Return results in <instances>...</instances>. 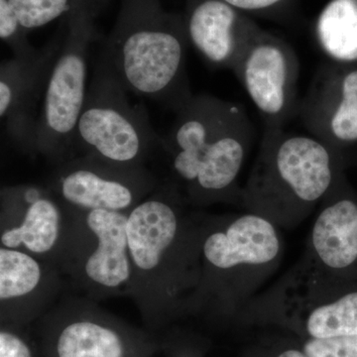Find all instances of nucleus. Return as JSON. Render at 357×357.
Instances as JSON below:
<instances>
[{
	"mask_svg": "<svg viewBox=\"0 0 357 357\" xmlns=\"http://www.w3.org/2000/svg\"><path fill=\"white\" fill-rule=\"evenodd\" d=\"M253 138L252 122L241 103L192 95L176 112L162 147L187 204L241 206L239 176Z\"/></svg>",
	"mask_w": 357,
	"mask_h": 357,
	"instance_id": "1",
	"label": "nucleus"
},
{
	"mask_svg": "<svg viewBox=\"0 0 357 357\" xmlns=\"http://www.w3.org/2000/svg\"><path fill=\"white\" fill-rule=\"evenodd\" d=\"M184 15L162 0H121L102 57L128 93L177 112L192 93L185 69Z\"/></svg>",
	"mask_w": 357,
	"mask_h": 357,
	"instance_id": "2",
	"label": "nucleus"
},
{
	"mask_svg": "<svg viewBox=\"0 0 357 357\" xmlns=\"http://www.w3.org/2000/svg\"><path fill=\"white\" fill-rule=\"evenodd\" d=\"M187 204L171 180L128 213L132 287L147 288L156 283L159 304L196 306L204 218L185 213Z\"/></svg>",
	"mask_w": 357,
	"mask_h": 357,
	"instance_id": "3",
	"label": "nucleus"
},
{
	"mask_svg": "<svg viewBox=\"0 0 357 357\" xmlns=\"http://www.w3.org/2000/svg\"><path fill=\"white\" fill-rule=\"evenodd\" d=\"M342 168V155L310 134L264 130L241 208L292 230L319 208Z\"/></svg>",
	"mask_w": 357,
	"mask_h": 357,
	"instance_id": "4",
	"label": "nucleus"
},
{
	"mask_svg": "<svg viewBox=\"0 0 357 357\" xmlns=\"http://www.w3.org/2000/svg\"><path fill=\"white\" fill-rule=\"evenodd\" d=\"M280 230L266 218L245 211L204 218L196 306L234 312L255 298L283 260Z\"/></svg>",
	"mask_w": 357,
	"mask_h": 357,
	"instance_id": "5",
	"label": "nucleus"
},
{
	"mask_svg": "<svg viewBox=\"0 0 357 357\" xmlns=\"http://www.w3.org/2000/svg\"><path fill=\"white\" fill-rule=\"evenodd\" d=\"M243 310L295 326L309 338L357 335V282L330 273L303 255Z\"/></svg>",
	"mask_w": 357,
	"mask_h": 357,
	"instance_id": "6",
	"label": "nucleus"
},
{
	"mask_svg": "<svg viewBox=\"0 0 357 357\" xmlns=\"http://www.w3.org/2000/svg\"><path fill=\"white\" fill-rule=\"evenodd\" d=\"M126 93L100 57L68 159L89 155L117 165L140 167L152 152L162 150L163 137L152 128L146 107L143 103L131 105Z\"/></svg>",
	"mask_w": 357,
	"mask_h": 357,
	"instance_id": "7",
	"label": "nucleus"
},
{
	"mask_svg": "<svg viewBox=\"0 0 357 357\" xmlns=\"http://www.w3.org/2000/svg\"><path fill=\"white\" fill-rule=\"evenodd\" d=\"M110 0H73L62 48L52 69L40 110L36 154L62 163L69 157L86 100L89 48L100 37L96 18Z\"/></svg>",
	"mask_w": 357,
	"mask_h": 357,
	"instance_id": "8",
	"label": "nucleus"
},
{
	"mask_svg": "<svg viewBox=\"0 0 357 357\" xmlns=\"http://www.w3.org/2000/svg\"><path fill=\"white\" fill-rule=\"evenodd\" d=\"M158 187L144 166L117 165L79 155L60 163L50 190L70 210L129 213Z\"/></svg>",
	"mask_w": 357,
	"mask_h": 357,
	"instance_id": "9",
	"label": "nucleus"
},
{
	"mask_svg": "<svg viewBox=\"0 0 357 357\" xmlns=\"http://www.w3.org/2000/svg\"><path fill=\"white\" fill-rule=\"evenodd\" d=\"M264 123V130L285 129L298 115L300 63L285 40L260 29L232 70Z\"/></svg>",
	"mask_w": 357,
	"mask_h": 357,
	"instance_id": "10",
	"label": "nucleus"
},
{
	"mask_svg": "<svg viewBox=\"0 0 357 357\" xmlns=\"http://www.w3.org/2000/svg\"><path fill=\"white\" fill-rule=\"evenodd\" d=\"M63 41L61 32L33 57H13L0 65V116L7 135L28 154H36L38 105L43 100Z\"/></svg>",
	"mask_w": 357,
	"mask_h": 357,
	"instance_id": "11",
	"label": "nucleus"
},
{
	"mask_svg": "<svg viewBox=\"0 0 357 357\" xmlns=\"http://www.w3.org/2000/svg\"><path fill=\"white\" fill-rule=\"evenodd\" d=\"M298 116L307 134L337 153L356 144L357 65L321 66L300 100Z\"/></svg>",
	"mask_w": 357,
	"mask_h": 357,
	"instance_id": "12",
	"label": "nucleus"
},
{
	"mask_svg": "<svg viewBox=\"0 0 357 357\" xmlns=\"http://www.w3.org/2000/svg\"><path fill=\"white\" fill-rule=\"evenodd\" d=\"M303 255L326 271L357 282V195L344 173L319 204Z\"/></svg>",
	"mask_w": 357,
	"mask_h": 357,
	"instance_id": "13",
	"label": "nucleus"
},
{
	"mask_svg": "<svg viewBox=\"0 0 357 357\" xmlns=\"http://www.w3.org/2000/svg\"><path fill=\"white\" fill-rule=\"evenodd\" d=\"M76 211L81 215L91 238L77 262L84 285L105 295L131 290L133 265L126 231L128 213Z\"/></svg>",
	"mask_w": 357,
	"mask_h": 357,
	"instance_id": "14",
	"label": "nucleus"
},
{
	"mask_svg": "<svg viewBox=\"0 0 357 357\" xmlns=\"http://www.w3.org/2000/svg\"><path fill=\"white\" fill-rule=\"evenodd\" d=\"M189 43L208 65L232 70L261 28L222 0H188Z\"/></svg>",
	"mask_w": 357,
	"mask_h": 357,
	"instance_id": "15",
	"label": "nucleus"
},
{
	"mask_svg": "<svg viewBox=\"0 0 357 357\" xmlns=\"http://www.w3.org/2000/svg\"><path fill=\"white\" fill-rule=\"evenodd\" d=\"M2 208L20 223L2 231L1 246L34 256L48 255L60 243L63 204L50 189L23 185L4 188Z\"/></svg>",
	"mask_w": 357,
	"mask_h": 357,
	"instance_id": "16",
	"label": "nucleus"
},
{
	"mask_svg": "<svg viewBox=\"0 0 357 357\" xmlns=\"http://www.w3.org/2000/svg\"><path fill=\"white\" fill-rule=\"evenodd\" d=\"M314 35L328 62L357 65V0H330L317 17Z\"/></svg>",
	"mask_w": 357,
	"mask_h": 357,
	"instance_id": "17",
	"label": "nucleus"
},
{
	"mask_svg": "<svg viewBox=\"0 0 357 357\" xmlns=\"http://www.w3.org/2000/svg\"><path fill=\"white\" fill-rule=\"evenodd\" d=\"M57 357H124L123 338L112 326L82 318L67 324L59 333Z\"/></svg>",
	"mask_w": 357,
	"mask_h": 357,
	"instance_id": "18",
	"label": "nucleus"
},
{
	"mask_svg": "<svg viewBox=\"0 0 357 357\" xmlns=\"http://www.w3.org/2000/svg\"><path fill=\"white\" fill-rule=\"evenodd\" d=\"M45 271L36 256L20 249L0 248V301L2 307L34 297L44 286Z\"/></svg>",
	"mask_w": 357,
	"mask_h": 357,
	"instance_id": "19",
	"label": "nucleus"
},
{
	"mask_svg": "<svg viewBox=\"0 0 357 357\" xmlns=\"http://www.w3.org/2000/svg\"><path fill=\"white\" fill-rule=\"evenodd\" d=\"M21 24L28 31L67 15L73 0H8Z\"/></svg>",
	"mask_w": 357,
	"mask_h": 357,
	"instance_id": "20",
	"label": "nucleus"
},
{
	"mask_svg": "<svg viewBox=\"0 0 357 357\" xmlns=\"http://www.w3.org/2000/svg\"><path fill=\"white\" fill-rule=\"evenodd\" d=\"M28 32L18 20L8 0H0V39L13 51V57L30 58L38 52L30 43Z\"/></svg>",
	"mask_w": 357,
	"mask_h": 357,
	"instance_id": "21",
	"label": "nucleus"
},
{
	"mask_svg": "<svg viewBox=\"0 0 357 357\" xmlns=\"http://www.w3.org/2000/svg\"><path fill=\"white\" fill-rule=\"evenodd\" d=\"M303 351L307 357H357V335L307 338Z\"/></svg>",
	"mask_w": 357,
	"mask_h": 357,
	"instance_id": "22",
	"label": "nucleus"
},
{
	"mask_svg": "<svg viewBox=\"0 0 357 357\" xmlns=\"http://www.w3.org/2000/svg\"><path fill=\"white\" fill-rule=\"evenodd\" d=\"M222 1L248 15V14L273 13L285 6L291 0H222Z\"/></svg>",
	"mask_w": 357,
	"mask_h": 357,
	"instance_id": "23",
	"label": "nucleus"
},
{
	"mask_svg": "<svg viewBox=\"0 0 357 357\" xmlns=\"http://www.w3.org/2000/svg\"><path fill=\"white\" fill-rule=\"evenodd\" d=\"M0 357H32L31 351L22 338L15 333H0Z\"/></svg>",
	"mask_w": 357,
	"mask_h": 357,
	"instance_id": "24",
	"label": "nucleus"
},
{
	"mask_svg": "<svg viewBox=\"0 0 357 357\" xmlns=\"http://www.w3.org/2000/svg\"><path fill=\"white\" fill-rule=\"evenodd\" d=\"M275 357H307L303 349H284L280 354H277Z\"/></svg>",
	"mask_w": 357,
	"mask_h": 357,
	"instance_id": "25",
	"label": "nucleus"
}]
</instances>
